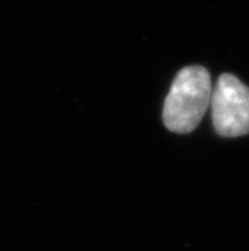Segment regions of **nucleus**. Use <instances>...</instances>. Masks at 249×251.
<instances>
[{
  "mask_svg": "<svg viewBox=\"0 0 249 251\" xmlns=\"http://www.w3.org/2000/svg\"><path fill=\"white\" fill-rule=\"evenodd\" d=\"M212 84L204 67L183 68L174 78L163 108V123L168 130L191 133L199 126L210 106Z\"/></svg>",
  "mask_w": 249,
  "mask_h": 251,
  "instance_id": "nucleus-1",
  "label": "nucleus"
},
{
  "mask_svg": "<svg viewBox=\"0 0 249 251\" xmlns=\"http://www.w3.org/2000/svg\"><path fill=\"white\" fill-rule=\"evenodd\" d=\"M212 124L225 138L249 134V88L231 74L219 78L211 96Z\"/></svg>",
  "mask_w": 249,
  "mask_h": 251,
  "instance_id": "nucleus-2",
  "label": "nucleus"
}]
</instances>
